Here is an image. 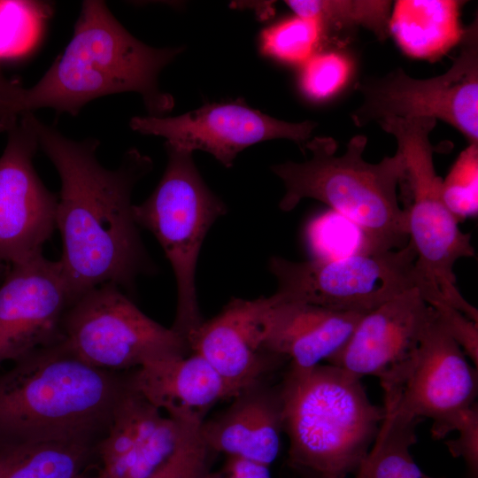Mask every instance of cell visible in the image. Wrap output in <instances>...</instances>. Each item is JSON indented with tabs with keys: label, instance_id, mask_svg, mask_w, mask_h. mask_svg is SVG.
I'll return each instance as SVG.
<instances>
[{
	"label": "cell",
	"instance_id": "cell-11",
	"mask_svg": "<svg viewBox=\"0 0 478 478\" xmlns=\"http://www.w3.org/2000/svg\"><path fill=\"white\" fill-rule=\"evenodd\" d=\"M379 380L401 410L420 420H432L436 439L455 431L477 405V368L435 311L411 355Z\"/></svg>",
	"mask_w": 478,
	"mask_h": 478
},
{
	"label": "cell",
	"instance_id": "cell-1",
	"mask_svg": "<svg viewBox=\"0 0 478 478\" xmlns=\"http://www.w3.org/2000/svg\"><path fill=\"white\" fill-rule=\"evenodd\" d=\"M31 121L38 147L60 177L56 214L63 251L58 260L73 298L112 283L132 291L136 278L154 265L134 216L132 192L149 173L150 157L132 148L115 169L96 158V139L74 141L39 120Z\"/></svg>",
	"mask_w": 478,
	"mask_h": 478
},
{
	"label": "cell",
	"instance_id": "cell-26",
	"mask_svg": "<svg viewBox=\"0 0 478 478\" xmlns=\"http://www.w3.org/2000/svg\"><path fill=\"white\" fill-rule=\"evenodd\" d=\"M322 33L319 21L296 15L265 29L261 50L281 61L304 64L314 55Z\"/></svg>",
	"mask_w": 478,
	"mask_h": 478
},
{
	"label": "cell",
	"instance_id": "cell-24",
	"mask_svg": "<svg viewBox=\"0 0 478 478\" xmlns=\"http://www.w3.org/2000/svg\"><path fill=\"white\" fill-rule=\"evenodd\" d=\"M296 15L316 19L323 28L361 27L383 41L389 35L392 2L388 0H289Z\"/></svg>",
	"mask_w": 478,
	"mask_h": 478
},
{
	"label": "cell",
	"instance_id": "cell-31",
	"mask_svg": "<svg viewBox=\"0 0 478 478\" xmlns=\"http://www.w3.org/2000/svg\"><path fill=\"white\" fill-rule=\"evenodd\" d=\"M434 309L439 321L462 351L474 363H478V324L443 301L436 302Z\"/></svg>",
	"mask_w": 478,
	"mask_h": 478
},
{
	"label": "cell",
	"instance_id": "cell-14",
	"mask_svg": "<svg viewBox=\"0 0 478 478\" xmlns=\"http://www.w3.org/2000/svg\"><path fill=\"white\" fill-rule=\"evenodd\" d=\"M73 300L58 260L42 253L11 265L0 284V366L62 341Z\"/></svg>",
	"mask_w": 478,
	"mask_h": 478
},
{
	"label": "cell",
	"instance_id": "cell-27",
	"mask_svg": "<svg viewBox=\"0 0 478 478\" xmlns=\"http://www.w3.org/2000/svg\"><path fill=\"white\" fill-rule=\"evenodd\" d=\"M443 202L458 223L478 212V143L463 150L442 182Z\"/></svg>",
	"mask_w": 478,
	"mask_h": 478
},
{
	"label": "cell",
	"instance_id": "cell-36",
	"mask_svg": "<svg viewBox=\"0 0 478 478\" xmlns=\"http://www.w3.org/2000/svg\"><path fill=\"white\" fill-rule=\"evenodd\" d=\"M307 478H336L335 476L326 475V474H313V473H306Z\"/></svg>",
	"mask_w": 478,
	"mask_h": 478
},
{
	"label": "cell",
	"instance_id": "cell-10",
	"mask_svg": "<svg viewBox=\"0 0 478 478\" xmlns=\"http://www.w3.org/2000/svg\"><path fill=\"white\" fill-rule=\"evenodd\" d=\"M460 50L444 73L416 79L402 68L358 83V107L353 123L364 127L388 119H438L462 133L469 143H478V24L465 28Z\"/></svg>",
	"mask_w": 478,
	"mask_h": 478
},
{
	"label": "cell",
	"instance_id": "cell-23",
	"mask_svg": "<svg viewBox=\"0 0 478 478\" xmlns=\"http://www.w3.org/2000/svg\"><path fill=\"white\" fill-rule=\"evenodd\" d=\"M95 459L96 446L81 443L0 446V478H77Z\"/></svg>",
	"mask_w": 478,
	"mask_h": 478
},
{
	"label": "cell",
	"instance_id": "cell-15",
	"mask_svg": "<svg viewBox=\"0 0 478 478\" xmlns=\"http://www.w3.org/2000/svg\"><path fill=\"white\" fill-rule=\"evenodd\" d=\"M192 428L162 415L128 382L114 406L109 428L96 447L107 478H150L173 454Z\"/></svg>",
	"mask_w": 478,
	"mask_h": 478
},
{
	"label": "cell",
	"instance_id": "cell-19",
	"mask_svg": "<svg viewBox=\"0 0 478 478\" xmlns=\"http://www.w3.org/2000/svg\"><path fill=\"white\" fill-rule=\"evenodd\" d=\"M129 384L168 417L201 427L209 411L233 396L215 369L199 354L154 360L127 374Z\"/></svg>",
	"mask_w": 478,
	"mask_h": 478
},
{
	"label": "cell",
	"instance_id": "cell-3",
	"mask_svg": "<svg viewBox=\"0 0 478 478\" xmlns=\"http://www.w3.org/2000/svg\"><path fill=\"white\" fill-rule=\"evenodd\" d=\"M182 48H153L134 37L103 1H83L73 37L39 81L26 89L24 114L41 108L76 115L100 96L133 91L150 114L173 107L158 77Z\"/></svg>",
	"mask_w": 478,
	"mask_h": 478
},
{
	"label": "cell",
	"instance_id": "cell-37",
	"mask_svg": "<svg viewBox=\"0 0 478 478\" xmlns=\"http://www.w3.org/2000/svg\"><path fill=\"white\" fill-rule=\"evenodd\" d=\"M206 478H230V477L225 473L224 474H213L210 472L208 475L206 476Z\"/></svg>",
	"mask_w": 478,
	"mask_h": 478
},
{
	"label": "cell",
	"instance_id": "cell-21",
	"mask_svg": "<svg viewBox=\"0 0 478 478\" xmlns=\"http://www.w3.org/2000/svg\"><path fill=\"white\" fill-rule=\"evenodd\" d=\"M462 2L398 0L392 5L389 35L409 57L434 61L459 43Z\"/></svg>",
	"mask_w": 478,
	"mask_h": 478
},
{
	"label": "cell",
	"instance_id": "cell-18",
	"mask_svg": "<svg viewBox=\"0 0 478 478\" xmlns=\"http://www.w3.org/2000/svg\"><path fill=\"white\" fill-rule=\"evenodd\" d=\"M364 312L285 302L268 297L264 322L266 351L308 368L328 360L347 341Z\"/></svg>",
	"mask_w": 478,
	"mask_h": 478
},
{
	"label": "cell",
	"instance_id": "cell-2",
	"mask_svg": "<svg viewBox=\"0 0 478 478\" xmlns=\"http://www.w3.org/2000/svg\"><path fill=\"white\" fill-rule=\"evenodd\" d=\"M127 374L96 368L64 340L0 373V446L70 442L97 447Z\"/></svg>",
	"mask_w": 478,
	"mask_h": 478
},
{
	"label": "cell",
	"instance_id": "cell-22",
	"mask_svg": "<svg viewBox=\"0 0 478 478\" xmlns=\"http://www.w3.org/2000/svg\"><path fill=\"white\" fill-rule=\"evenodd\" d=\"M382 408L383 418L356 478H438L422 472L411 454L421 420L402 411L388 393H383Z\"/></svg>",
	"mask_w": 478,
	"mask_h": 478
},
{
	"label": "cell",
	"instance_id": "cell-17",
	"mask_svg": "<svg viewBox=\"0 0 478 478\" xmlns=\"http://www.w3.org/2000/svg\"><path fill=\"white\" fill-rule=\"evenodd\" d=\"M433 313L412 288L366 313L327 361L358 378H380L411 355Z\"/></svg>",
	"mask_w": 478,
	"mask_h": 478
},
{
	"label": "cell",
	"instance_id": "cell-30",
	"mask_svg": "<svg viewBox=\"0 0 478 478\" xmlns=\"http://www.w3.org/2000/svg\"><path fill=\"white\" fill-rule=\"evenodd\" d=\"M213 453L200 428H192L170 459L150 478H206Z\"/></svg>",
	"mask_w": 478,
	"mask_h": 478
},
{
	"label": "cell",
	"instance_id": "cell-7",
	"mask_svg": "<svg viewBox=\"0 0 478 478\" xmlns=\"http://www.w3.org/2000/svg\"><path fill=\"white\" fill-rule=\"evenodd\" d=\"M167 164L158 184L142 204L134 205L138 227L158 240L175 277V332L188 337L204 320L196 288L201 246L211 227L227 212L226 204L205 184L191 151L166 143Z\"/></svg>",
	"mask_w": 478,
	"mask_h": 478
},
{
	"label": "cell",
	"instance_id": "cell-9",
	"mask_svg": "<svg viewBox=\"0 0 478 478\" xmlns=\"http://www.w3.org/2000/svg\"><path fill=\"white\" fill-rule=\"evenodd\" d=\"M416 252L408 240L397 250L340 258L292 261L274 256L268 269L277 281L272 296L285 302L367 313L416 288Z\"/></svg>",
	"mask_w": 478,
	"mask_h": 478
},
{
	"label": "cell",
	"instance_id": "cell-20",
	"mask_svg": "<svg viewBox=\"0 0 478 478\" xmlns=\"http://www.w3.org/2000/svg\"><path fill=\"white\" fill-rule=\"evenodd\" d=\"M200 432L212 452L269 466L279 454L283 432L280 385L270 387L260 380L247 387L225 411L204 420Z\"/></svg>",
	"mask_w": 478,
	"mask_h": 478
},
{
	"label": "cell",
	"instance_id": "cell-8",
	"mask_svg": "<svg viewBox=\"0 0 478 478\" xmlns=\"http://www.w3.org/2000/svg\"><path fill=\"white\" fill-rule=\"evenodd\" d=\"M62 334L78 358L110 372L191 352L183 336L147 316L112 283L92 288L72 301L63 317Z\"/></svg>",
	"mask_w": 478,
	"mask_h": 478
},
{
	"label": "cell",
	"instance_id": "cell-29",
	"mask_svg": "<svg viewBox=\"0 0 478 478\" xmlns=\"http://www.w3.org/2000/svg\"><path fill=\"white\" fill-rule=\"evenodd\" d=\"M303 65L300 86L314 100L335 95L344 87L351 73L349 59L334 51L314 54Z\"/></svg>",
	"mask_w": 478,
	"mask_h": 478
},
{
	"label": "cell",
	"instance_id": "cell-35",
	"mask_svg": "<svg viewBox=\"0 0 478 478\" xmlns=\"http://www.w3.org/2000/svg\"><path fill=\"white\" fill-rule=\"evenodd\" d=\"M85 473H86V471L77 478H107L101 468L99 470V473L96 476H89H89H86Z\"/></svg>",
	"mask_w": 478,
	"mask_h": 478
},
{
	"label": "cell",
	"instance_id": "cell-12",
	"mask_svg": "<svg viewBox=\"0 0 478 478\" xmlns=\"http://www.w3.org/2000/svg\"><path fill=\"white\" fill-rule=\"evenodd\" d=\"M317 123L287 122L251 108L241 100L207 104L176 117L137 116L133 130L166 138V143L193 152L204 150L224 166L231 167L236 156L255 143L288 139L305 145Z\"/></svg>",
	"mask_w": 478,
	"mask_h": 478
},
{
	"label": "cell",
	"instance_id": "cell-25",
	"mask_svg": "<svg viewBox=\"0 0 478 478\" xmlns=\"http://www.w3.org/2000/svg\"><path fill=\"white\" fill-rule=\"evenodd\" d=\"M52 11L46 2L0 0V64L21 60L36 49Z\"/></svg>",
	"mask_w": 478,
	"mask_h": 478
},
{
	"label": "cell",
	"instance_id": "cell-4",
	"mask_svg": "<svg viewBox=\"0 0 478 478\" xmlns=\"http://www.w3.org/2000/svg\"><path fill=\"white\" fill-rule=\"evenodd\" d=\"M280 392L291 465L336 478L356 472L384 414L361 378L330 364L289 366Z\"/></svg>",
	"mask_w": 478,
	"mask_h": 478
},
{
	"label": "cell",
	"instance_id": "cell-13",
	"mask_svg": "<svg viewBox=\"0 0 478 478\" xmlns=\"http://www.w3.org/2000/svg\"><path fill=\"white\" fill-rule=\"evenodd\" d=\"M31 114H23L7 132L0 157V264L42 254L57 229L58 196L44 186L33 164L39 147Z\"/></svg>",
	"mask_w": 478,
	"mask_h": 478
},
{
	"label": "cell",
	"instance_id": "cell-6",
	"mask_svg": "<svg viewBox=\"0 0 478 478\" xmlns=\"http://www.w3.org/2000/svg\"><path fill=\"white\" fill-rule=\"evenodd\" d=\"M392 135L405 160V181L411 195L407 214L408 240L416 260V288L426 303L444 301L478 323V311L456 287L453 266L474 255L469 234L463 233L442 196L443 180L435 170L429 135L436 124L430 118L388 119L379 122Z\"/></svg>",
	"mask_w": 478,
	"mask_h": 478
},
{
	"label": "cell",
	"instance_id": "cell-16",
	"mask_svg": "<svg viewBox=\"0 0 478 478\" xmlns=\"http://www.w3.org/2000/svg\"><path fill=\"white\" fill-rule=\"evenodd\" d=\"M268 297L233 298L188 337L191 352L202 356L220 374L233 398L284 361L264 347Z\"/></svg>",
	"mask_w": 478,
	"mask_h": 478
},
{
	"label": "cell",
	"instance_id": "cell-32",
	"mask_svg": "<svg viewBox=\"0 0 478 478\" xmlns=\"http://www.w3.org/2000/svg\"><path fill=\"white\" fill-rule=\"evenodd\" d=\"M459 436L445 444L454 458H462L470 478L478 476V409L477 405L457 428Z\"/></svg>",
	"mask_w": 478,
	"mask_h": 478
},
{
	"label": "cell",
	"instance_id": "cell-34",
	"mask_svg": "<svg viewBox=\"0 0 478 478\" xmlns=\"http://www.w3.org/2000/svg\"><path fill=\"white\" fill-rule=\"evenodd\" d=\"M224 473L230 478H271L268 466L234 456H227Z\"/></svg>",
	"mask_w": 478,
	"mask_h": 478
},
{
	"label": "cell",
	"instance_id": "cell-5",
	"mask_svg": "<svg viewBox=\"0 0 478 478\" xmlns=\"http://www.w3.org/2000/svg\"><path fill=\"white\" fill-rule=\"evenodd\" d=\"M366 143V136L355 135L337 156L334 138L315 137L305 144L309 159L273 166L285 187L280 208L289 212L303 199H315L357 226L374 251L402 248L408 238L407 214L397 193L405 170L403 155L397 150L369 163L363 158Z\"/></svg>",
	"mask_w": 478,
	"mask_h": 478
},
{
	"label": "cell",
	"instance_id": "cell-28",
	"mask_svg": "<svg viewBox=\"0 0 478 478\" xmlns=\"http://www.w3.org/2000/svg\"><path fill=\"white\" fill-rule=\"evenodd\" d=\"M310 243L316 251L313 258H340L374 252L360 229L334 211L324 214L311 226Z\"/></svg>",
	"mask_w": 478,
	"mask_h": 478
},
{
	"label": "cell",
	"instance_id": "cell-33",
	"mask_svg": "<svg viewBox=\"0 0 478 478\" xmlns=\"http://www.w3.org/2000/svg\"><path fill=\"white\" fill-rule=\"evenodd\" d=\"M26 89L0 73V131L8 132L24 114Z\"/></svg>",
	"mask_w": 478,
	"mask_h": 478
}]
</instances>
